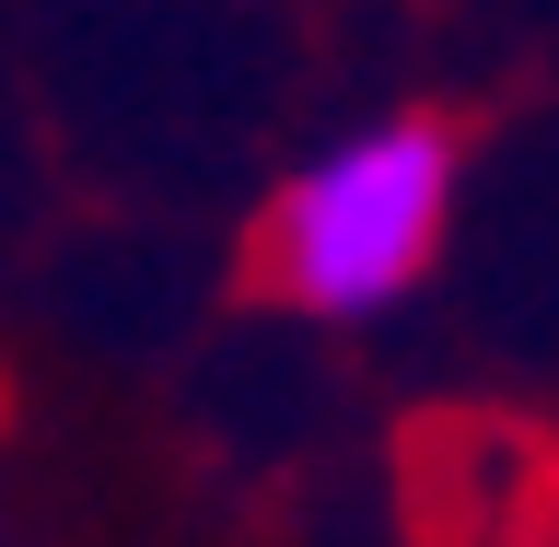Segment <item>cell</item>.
Here are the masks:
<instances>
[{"instance_id": "cell-1", "label": "cell", "mask_w": 559, "mask_h": 547, "mask_svg": "<svg viewBox=\"0 0 559 547\" xmlns=\"http://www.w3.org/2000/svg\"><path fill=\"white\" fill-rule=\"evenodd\" d=\"M466 199V140L419 105H384L361 129L314 140L269 199V292L314 326H384L419 304V280L454 245Z\"/></svg>"}]
</instances>
